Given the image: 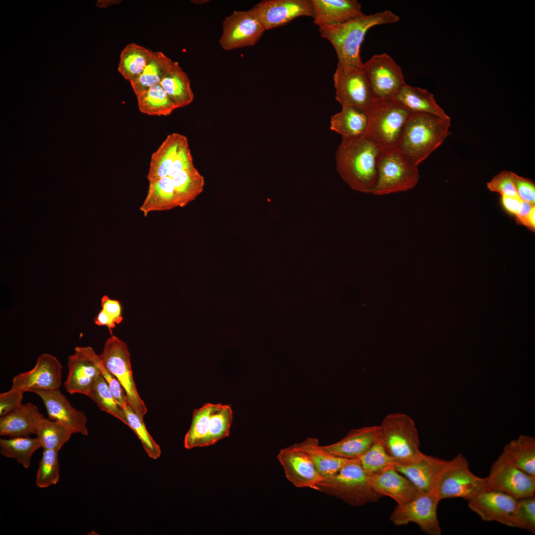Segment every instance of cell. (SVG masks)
<instances>
[{"label":"cell","instance_id":"cell-46","mask_svg":"<svg viewBox=\"0 0 535 535\" xmlns=\"http://www.w3.org/2000/svg\"><path fill=\"white\" fill-rule=\"evenodd\" d=\"M194 167L188 141L187 139L180 146L176 158L169 169L168 176L172 178L179 172Z\"/></svg>","mask_w":535,"mask_h":535},{"label":"cell","instance_id":"cell-17","mask_svg":"<svg viewBox=\"0 0 535 535\" xmlns=\"http://www.w3.org/2000/svg\"><path fill=\"white\" fill-rule=\"evenodd\" d=\"M62 366L52 355H40L31 370L15 375L11 388L24 392L59 389L61 383Z\"/></svg>","mask_w":535,"mask_h":535},{"label":"cell","instance_id":"cell-35","mask_svg":"<svg viewBox=\"0 0 535 535\" xmlns=\"http://www.w3.org/2000/svg\"><path fill=\"white\" fill-rule=\"evenodd\" d=\"M518 468L535 476V439L524 435L512 440L505 446L502 451Z\"/></svg>","mask_w":535,"mask_h":535},{"label":"cell","instance_id":"cell-48","mask_svg":"<svg viewBox=\"0 0 535 535\" xmlns=\"http://www.w3.org/2000/svg\"><path fill=\"white\" fill-rule=\"evenodd\" d=\"M513 183L517 193L523 201L535 205V184L531 180L511 172Z\"/></svg>","mask_w":535,"mask_h":535},{"label":"cell","instance_id":"cell-34","mask_svg":"<svg viewBox=\"0 0 535 535\" xmlns=\"http://www.w3.org/2000/svg\"><path fill=\"white\" fill-rule=\"evenodd\" d=\"M154 52L135 43L127 45L121 51L118 70L130 82L142 72Z\"/></svg>","mask_w":535,"mask_h":535},{"label":"cell","instance_id":"cell-14","mask_svg":"<svg viewBox=\"0 0 535 535\" xmlns=\"http://www.w3.org/2000/svg\"><path fill=\"white\" fill-rule=\"evenodd\" d=\"M486 478L488 489L501 491L516 499L535 495V476L516 466L503 452L491 465Z\"/></svg>","mask_w":535,"mask_h":535},{"label":"cell","instance_id":"cell-52","mask_svg":"<svg viewBox=\"0 0 535 535\" xmlns=\"http://www.w3.org/2000/svg\"><path fill=\"white\" fill-rule=\"evenodd\" d=\"M94 322L98 325L106 326L110 331L116 324L113 319L103 310L95 318Z\"/></svg>","mask_w":535,"mask_h":535},{"label":"cell","instance_id":"cell-29","mask_svg":"<svg viewBox=\"0 0 535 535\" xmlns=\"http://www.w3.org/2000/svg\"><path fill=\"white\" fill-rule=\"evenodd\" d=\"M393 99L413 113H429L444 118L449 117L437 104L433 95L425 89L406 84Z\"/></svg>","mask_w":535,"mask_h":535},{"label":"cell","instance_id":"cell-33","mask_svg":"<svg viewBox=\"0 0 535 535\" xmlns=\"http://www.w3.org/2000/svg\"><path fill=\"white\" fill-rule=\"evenodd\" d=\"M173 60L161 52H154L141 74L130 82L137 98L151 87L160 84Z\"/></svg>","mask_w":535,"mask_h":535},{"label":"cell","instance_id":"cell-15","mask_svg":"<svg viewBox=\"0 0 535 535\" xmlns=\"http://www.w3.org/2000/svg\"><path fill=\"white\" fill-rule=\"evenodd\" d=\"M335 99L341 107L350 106L367 111L374 97L363 69L337 64L333 75Z\"/></svg>","mask_w":535,"mask_h":535},{"label":"cell","instance_id":"cell-19","mask_svg":"<svg viewBox=\"0 0 535 535\" xmlns=\"http://www.w3.org/2000/svg\"><path fill=\"white\" fill-rule=\"evenodd\" d=\"M254 8L266 30L286 25L300 16L314 17L312 0H262Z\"/></svg>","mask_w":535,"mask_h":535},{"label":"cell","instance_id":"cell-45","mask_svg":"<svg viewBox=\"0 0 535 535\" xmlns=\"http://www.w3.org/2000/svg\"><path fill=\"white\" fill-rule=\"evenodd\" d=\"M488 189L501 196L518 195L512 181L511 172L503 170L494 176L487 183Z\"/></svg>","mask_w":535,"mask_h":535},{"label":"cell","instance_id":"cell-4","mask_svg":"<svg viewBox=\"0 0 535 535\" xmlns=\"http://www.w3.org/2000/svg\"><path fill=\"white\" fill-rule=\"evenodd\" d=\"M316 490L353 506L377 502L383 497L374 488L372 476L364 470L359 459L350 460L334 475L323 479Z\"/></svg>","mask_w":535,"mask_h":535},{"label":"cell","instance_id":"cell-11","mask_svg":"<svg viewBox=\"0 0 535 535\" xmlns=\"http://www.w3.org/2000/svg\"><path fill=\"white\" fill-rule=\"evenodd\" d=\"M440 500L434 491L420 493L414 499L402 505L397 504L390 517L396 526L417 524L421 530L429 535H440L437 509Z\"/></svg>","mask_w":535,"mask_h":535},{"label":"cell","instance_id":"cell-3","mask_svg":"<svg viewBox=\"0 0 535 535\" xmlns=\"http://www.w3.org/2000/svg\"><path fill=\"white\" fill-rule=\"evenodd\" d=\"M450 117L414 113L407 121L396 150L418 165L450 134Z\"/></svg>","mask_w":535,"mask_h":535},{"label":"cell","instance_id":"cell-41","mask_svg":"<svg viewBox=\"0 0 535 535\" xmlns=\"http://www.w3.org/2000/svg\"><path fill=\"white\" fill-rule=\"evenodd\" d=\"M358 459L364 470L371 476L395 467L401 462L387 453L381 438Z\"/></svg>","mask_w":535,"mask_h":535},{"label":"cell","instance_id":"cell-44","mask_svg":"<svg viewBox=\"0 0 535 535\" xmlns=\"http://www.w3.org/2000/svg\"><path fill=\"white\" fill-rule=\"evenodd\" d=\"M516 528L535 533V496L518 499L514 515Z\"/></svg>","mask_w":535,"mask_h":535},{"label":"cell","instance_id":"cell-47","mask_svg":"<svg viewBox=\"0 0 535 535\" xmlns=\"http://www.w3.org/2000/svg\"><path fill=\"white\" fill-rule=\"evenodd\" d=\"M101 374L103 376L111 391L115 400L123 409L128 404L126 393L117 379L103 365L101 360L99 363Z\"/></svg>","mask_w":535,"mask_h":535},{"label":"cell","instance_id":"cell-8","mask_svg":"<svg viewBox=\"0 0 535 535\" xmlns=\"http://www.w3.org/2000/svg\"><path fill=\"white\" fill-rule=\"evenodd\" d=\"M488 489L486 477L481 478L472 473L467 459L459 454L448 461L433 491L440 501L453 498L469 501Z\"/></svg>","mask_w":535,"mask_h":535},{"label":"cell","instance_id":"cell-13","mask_svg":"<svg viewBox=\"0 0 535 535\" xmlns=\"http://www.w3.org/2000/svg\"><path fill=\"white\" fill-rule=\"evenodd\" d=\"M222 27L219 44L226 51L254 46L266 31L254 7L234 11L225 17Z\"/></svg>","mask_w":535,"mask_h":535},{"label":"cell","instance_id":"cell-54","mask_svg":"<svg viewBox=\"0 0 535 535\" xmlns=\"http://www.w3.org/2000/svg\"><path fill=\"white\" fill-rule=\"evenodd\" d=\"M535 206L533 207L521 224L534 232L535 230Z\"/></svg>","mask_w":535,"mask_h":535},{"label":"cell","instance_id":"cell-50","mask_svg":"<svg viewBox=\"0 0 535 535\" xmlns=\"http://www.w3.org/2000/svg\"><path fill=\"white\" fill-rule=\"evenodd\" d=\"M101 307L102 310L110 316L116 324L122 321V309L118 301L104 295L101 299Z\"/></svg>","mask_w":535,"mask_h":535},{"label":"cell","instance_id":"cell-55","mask_svg":"<svg viewBox=\"0 0 535 535\" xmlns=\"http://www.w3.org/2000/svg\"><path fill=\"white\" fill-rule=\"evenodd\" d=\"M122 0H99L97 1V5L100 7H107L112 5L117 4L120 3Z\"/></svg>","mask_w":535,"mask_h":535},{"label":"cell","instance_id":"cell-43","mask_svg":"<svg viewBox=\"0 0 535 535\" xmlns=\"http://www.w3.org/2000/svg\"><path fill=\"white\" fill-rule=\"evenodd\" d=\"M58 451L44 449L37 470L36 484L41 488L56 484L59 480Z\"/></svg>","mask_w":535,"mask_h":535},{"label":"cell","instance_id":"cell-12","mask_svg":"<svg viewBox=\"0 0 535 535\" xmlns=\"http://www.w3.org/2000/svg\"><path fill=\"white\" fill-rule=\"evenodd\" d=\"M363 70L376 100L393 99L406 84L401 67L385 53L374 55Z\"/></svg>","mask_w":535,"mask_h":535},{"label":"cell","instance_id":"cell-36","mask_svg":"<svg viewBox=\"0 0 535 535\" xmlns=\"http://www.w3.org/2000/svg\"><path fill=\"white\" fill-rule=\"evenodd\" d=\"M178 207L194 201L203 191L205 179L195 167L183 170L172 178Z\"/></svg>","mask_w":535,"mask_h":535},{"label":"cell","instance_id":"cell-39","mask_svg":"<svg viewBox=\"0 0 535 535\" xmlns=\"http://www.w3.org/2000/svg\"><path fill=\"white\" fill-rule=\"evenodd\" d=\"M73 433L66 428L45 417L40 421L36 435L44 449L59 451L70 439Z\"/></svg>","mask_w":535,"mask_h":535},{"label":"cell","instance_id":"cell-30","mask_svg":"<svg viewBox=\"0 0 535 535\" xmlns=\"http://www.w3.org/2000/svg\"><path fill=\"white\" fill-rule=\"evenodd\" d=\"M295 445L309 456L323 479L334 475L351 460L342 458L328 452L320 445L317 438L308 437Z\"/></svg>","mask_w":535,"mask_h":535},{"label":"cell","instance_id":"cell-21","mask_svg":"<svg viewBox=\"0 0 535 535\" xmlns=\"http://www.w3.org/2000/svg\"><path fill=\"white\" fill-rule=\"evenodd\" d=\"M33 393L42 400L49 419L60 424L73 434L88 435L87 418L85 414L75 409L59 389L38 390Z\"/></svg>","mask_w":535,"mask_h":535},{"label":"cell","instance_id":"cell-49","mask_svg":"<svg viewBox=\"0 0 535 535\" xmlns=\"http://www.w3.org/2000/svg\"><path fill=\"white\" fill-rule=\"evenodd\" d=\"M24 392L15 388L0 394V417L4 416L22 404Z\"/></svg>","mask_w":535,"mask_h":535},{"label":"cell","instance_id":"cell-18","mask_svg":"<svg viewBox=\"0 0 535 535\" xmlns=\"http://www.w3.org/2000/svg\"><path fill=\"white\" fill-rule=\"evenodd\" d=\"M517 500L501 491L488 489L468 501V506L484 521L515 527L514 515Z\"/></svg>","mask_w":535,"mask_h":535},{"label":"cell","instance_id":"cell-26","mask_svg":"<svg viewBox=\"0 0 535 535\" xmlns=\"http://www.w3.org/2000/svg\"><path fill=\"white\" fill-rule=\"evenodd\" d=\"M44 417L33 403L22 404L12 412L0 417V435L15 437L36 434L38 424Z\"/></svg>","mask_w":535,"mask_h":535},{"label":"cell","instance_id":"cell-31","mask_svg":"<svg viewBox=\"0 0 535 535\" xmlns=\"http://www.w3.org/2000/svg\"><path fill=\"white\" fill-rule=\"evenodd\" d=\"M160 84L178 108L186 107L194 100L189 78L176 61H173Z\"/></svg>","mask_w":535,"mask_h":535},{"label":"cell","instance_id":"cell-28","mask_svg":"<svg viewBox=\"0 0 535 535\" xmlns=\"http://www.w3.org/2000/svg\"><path fill=\"white\" fill-rule=\"evenodd\" d=\"M177 207L172 180L167 176L149 182L147 195L139 209L146 217L152 212L168 211Z\"/></svg>","mask_w":535,"mask_h":535},{"label":"cell","instance_id":"cell-25","mask_svg":"<svg viewBox=\"0 0 535 535\" xmlns=\"http://www.w3.org/2000/svg\"><path fill=\"white\" fill-rule=\"evenodd\" d=\"M372 483L376 492L382 496H389L398 505L410 502L420 493L412 482L397 471L395 467H389L372 476Z\"/></svg>","mask_w":535,"mask_h":535},{"label":"cell","instance_id":"cell-10","mask_svg":"<svg viewBox=\"0 0 535 535\" xmlns=\"http://www.w3.org/2000/svg\"><path fill=\"white\" fill-rule=\"evenodd\" d=\"M380 427L382 442L391 457L403 462L414 458L421 452L417 429L408 415L390 413Z\"/></svg>","mask_w":535,"mask_h":535},{"label":"cell","instance_id":"cell-37","mask_svg":"<svg viewBox=\"0 0 535 535\" xmlns=\"http://www.w3.org/2000/svg\"><path fill=\"white\" fill-rule=\"evenodd\" d=\"M42 448L40 440L29 436L0 439V452L3 456L16 460L24 468L31 466V458L36 451Z\"/></svg>","mask_w":535,"mask_h":535},{"label":"cell","instance_id":"cell-32","mask_svg":"<svg viewBox=\"0 0 535 535\" xmlns=\"http://www.w3.org/2000/svg\"><path fill=\"white\" fill-rule=\"evenodd\" d=\"M367 123V111L344 106L342 107L339 112L331 116L330 129L341 135L342 138H354L365 134Z\"/></svg>","mask_w":535,"mask_h":535},{"label":"cell","instance_id":"cell-20","mask_svg":"<svg viewBox=\"0 0 535 535\" xmlns=\"http://www.w3.org/2000/svg\"><path fill=\"white\" fill-rule=\"evenodd\" d=\"M277 458L286 479L297 488L316 490L318 483L323 480L309 456L295 444L281 449Z\"/></svg>","mask_w":535,"mask_h":535},{"label":"cell","instance_id":"cell-27","mask_svg":"<svg viewBox=\"0 0 535 535\" xmlns=\"http://www.w3.org/2000/svg\"><path fill=\"white\" fill-rule=\"evenodd\" d=\"M187 139L184 135L168 134L158 149L152 154L147 175L149 182L168 176L181 145Z\"/></svg>","mask_w":535,"mask_h":535},{"label":"cell","instance_id":"cell-2","mask_svg":"<svg viewBox=\"0 0 535 535\" xmlns=\"http://www.w3.org/2000/svg\"><path fill=\"white\" fill-rule=\"evenodd\" d=\"M380 151L364 136L342 138L336 152L337 170L353 189L372 193L377 180V161Z\"/></svg>","mask_w":535,"mask_h":535},{"label":"cell","instance_id":"cell-40","mask_svg":"<svg viewBox=\"0 0 535 535\" xmlns=\"http://www.w3.org/2000/svg\"><path fill=\"white\" fill-rule=\"evenodd\" d=\"M102 410L119 419L125 424L123 410L115 400L107 382L100 374L89 396Z\"/></svg>","mask_w":535,"mask_h":535},{"label":"cell","instance_id":"cell-7","mask_svg":"<svg viewBox=\"0 0 535 535\" xmlns=\"http://www.w3.org/2000/svg\"><path fill=\"white\" fill-rule=\"evenodd\" d=\"M418 167L396 149L380 152L376 182L372 194L381 196L414 188L420 177Z\"/></svg>","mask_w":535,"mask_h":535},{"label":"cell","instance_id":"cell-6","mask_svg":"<svg viewBox=\"0 0 535 535\" xmlns=\"http://www.w3.org/2000/svg\"><path fill=\"white\" fill-rule=\"evenodd\" d=\"M232 419L230 405L207 403L195 409L190 428L185 436V448L211 445L228 436Z\"/></svg>","mask_w":535,"mask_h":535},{"label":"cell","instance_id":"cell-38","mask_svg":"<svg viewBox=\"0 0 535 535\" xmlns=\"http://www.w3.org/2000/svg\"><path fill=\"white\" fill-rule=\"evenodd\" d=\"M137 101L139 110L150 115L167 116L178 108L160 84L151 87Z\"/></svg>","mask_w":535,"mask_h":535},{"label":"cell","instance_id":"cell-24","mask_svg":"<svg viewBox=\"0 0 535 535\" xmlns=\"http://www.w3.org/2000/svg\"><path fill=\"white\" fill-rule=\"evenodd\" d=\"M314 23L319 27L339 25L363 16L356 0H312Z\"/></svg>","mask_w":535,"mask_h":535},{"label":"cell","instance_id":"cell-53","mask_svg":"<svg viewBox=\"0 0 535 535\" xmlns=\"http://www.w3.org/2000/svg\"><path fill=\"white\" fill-rule=\"evenodd\" d=\"M534 206H535V205H532L525 201H522L520 209L518 214L515 216L516 221L519 224H522L523 220L527 216Z\"/></svg>","mask_w":535,"mask_h":535},{"label":"cell","instance_id":"cell-23","mask_svg":"<svg viewBox=\"0 0 535 535\" xmlns=\"http://www.w3.org/2000/svg\"><path fill=\"white\" fill-rule=\"evenodd\" d=\"M381 438L379 426L353 428L340 440L321 446L328 452L346 459H356L364 455Z\"/></svg>","mask_w":535,"mask_h":535},{"label":"cell","instance_id":"cell-16","mask_svg":"<svg viewBox=\"0 0 535 535\" xmlns=\"http://www.w3.org/2000/svg\"><path fill=\"white\" fill-rule=\"evenodd\" d=\"M100 358L91 347L77 346L68 359V374L64 383L70 394L89 396L98 376Z\"/></svg>","mask_w":535,"mask_h":535},{"label":"cell","instance_id":"cell-9","mask_svg":"<svg viewBox=\"0 0 535 535\" xmlns=\"http://www.w3.org/2000/svg\"><path fill=\"white\" fill-rule=\"evenodd\" d=\"M105 367L119 381L123 387L129 406L142 419L147 409L139 395L131 369L130 356L126 344L117 337L111 335L106 341L99 355Z\"/></svg>","mask_w":535,"mask_h":535},{"label":"cell","instance_id":"cell-51","mask_svg":"<svg viewBox=\"0 0 535 535\" xmlns=\"http://www.w3.org/2000/svg\"><path fill=\"white\" fill-rule=\"evenodd\" d=\"M501 204L504 209L509 214L516 216L518 214L522 200L517 196H501Z\"/></svg>","mask_w":535,"mask_h":535},{"label":"cell","instance_id":"cell-5","mask_svg":"<svg viewBox=\"0 0 535 535\" xmlns=\"http://www.w3.org/2000/svg\"><path fill=\"white\" fill-rule=\"evenodd\" d=\"M367 113L368 123L363 136L380 152L396 149L405 124L414 113L393 99H374Z\"/></svg>","mask_w":535,"mask_h":535},{"label":"cell","instance_id":"cell-42","mask_svg":"<svg viewBox=\"0 0 535 535\" xmlns=\"http://www.w3.org/2000/svg\"><path fill=\"white\" fill-rule=\"evenodd\" d=\"M126 418L125 425L128 426L140 440L142 446L148 456L153 459H157L161 454V449L148 432L146 426L141 419L127 404L123 409Z\"/></svg>","mask_w":535,"mask_h":535},{"label":"cell","instance_id":"cell-22","mask_svg":"<svg viewBox=\"0 0 535 535\" xmlns=\"http://www.w3.org/2000/svg\"><path fill=\"white\" fill-rule=\"evenodd\" d=\"M448 461L421 452L414 458L399 463L395 468L415 486L420 493L432 491Z\"/></svg>","mask_w":535,"mask_h":535},{"label":"cell","instance_id":"cell-1","mask_svg":"<svg viewBox=\"0 0 535 535\" xmlns=\"http://www.w3.org/2000/svg\"><path fill=\"white\" fill-rule=\"evenodd\" d=\"M400 17L390 10L364 14L346 23L319 27L322 38L327 39L336 52L338 63L343 66L363 69L361 46L368 31L379 25L394 23Z\"/></svg>","mask_w":535,"mask_h":535}]
</instances>
